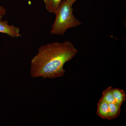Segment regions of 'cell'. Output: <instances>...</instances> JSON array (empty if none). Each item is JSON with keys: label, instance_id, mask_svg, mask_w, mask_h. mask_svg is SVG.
<instances>
[{"label": "cell", "instance_id": "1", "mask_svg": "<svg viewBox=\"0 0 126 126\" xmlns=\"http://www.w3.org/2000/svg\"><path fill=\"white\" fill-rule=\"evenodd\" d=\"M78 52L71 42H54L42 46L32 59L30 73L33 78L54 79L63 77V67Z\"/></svg>", "mask_w": 126, "mask_h": 126}, {"label": "cell", "instance_id": "2", "mask_svg": "<svg viewBox=\"0 0 126 126\" xmlns=\"http://www.w3.org/2000/svg\"><path fill=\"white\" fill-rule=\"evenodd\" d=\"M72 6L66 0H62L55 14L56 18L50 32V34L63 35L68 29L81 24V21L74 16Z\"/></svg>", "mask_w": 126, "mask_h": 126}, {"label": "cell", "instance_id": "3", "mask_svg": "<svg viewBox=\"0 0 126 126\" xmlns=\"http://www.w3.org/2000/svg\"><path fill=\"white\" fill-rule=\"evenodd\" d=\"M0 33L7 34L12 38L20 37V30L18 27L9 25L6 20H0Z\"/></svg>", "mask_w": 126, "mask_h": 126}, {"label": "cell", "instance_id": "4", "mask_svg": "<svg viewBox=\"0 0 126 126\" xmlns=\"http://www.w3.org/2000/svg\"><path fill=\"white\" fill-rule=\"evenodd\" d=\"M109 104L100 98L97 103V114L104 119H107L108 116Z\"/></svg>", "mask_w": 126, "mask_h": 126}, {"label": "cell", "instance_id": "5", "mask_svg": "<svg viewBox=\"0 0 126 126\" xmlns=\"http://www.w3.org/2000/svg\"><path fill=\"white\" fill-rule=\"evenodd\" d=\"M121 106L116 102L109 104L108 116L107 119L111 120L118 117L121 113Z\"/></svg>", "mask_w": 126, "mask_h": 126}, {"label": "cell", "instance_id": "6", "mask_svg": "<svg viewBox=\"0 0 126 126\" xmlns=\"http://www.w3.org/2000/svg\"><path fill=\"white\" fill-rule=\"evenodd\" d=\"M112 92L115 102L122 106L126 100V95L125 91L118 88H112Z\"/></svg>", "mask_w": 126, "mask_h": 126}, {"label": "cell", "instance_id": "7", "mask_svg": "<svg viewBox=\"0 0 126 126\" xmlns=\"http://www.w3.org/2000/svg\"><path fill=\"white\" fill-rule=\"evenodd\" d=\"M63 0H44L46 7L50 13L56 14Z\"/></svg>", "mask_w": 126, "mask_h": 126}, {"label": "cell", "instance_id": "8", "mask_svg": "<svg viewBox=\"0 0 126 126\" xmlns=\"http://www.w3.org/2000/svg\"><path fill=\"white\" fill-rule=\"evenodd\" d=\"M112 87L110 86L103 92L101 98L107 103L110 104L115 102L112 92Z\"/></svg>", "mask_w": 126, "mask_h": 126}, {"label": "cell", "instance_id": "9", "mask_svg": "<svg viewBox=\"0 0 126 126\" xmlns=\"http://www.w3.org/2000/svg\"><path fill=\"white\" fill-rule=\"evenodd\" d=\"M6 12V9L2 6H0V15L3 16L5 15Z\"/></svg>", "mask_w": 126, "mask_h": 126}, {"label": "cell", "instance_id": "10", "mask_svg": "<svg viewBox=\"0 0 126 126\" xmlns=\"http://www.w3.org/2000/svg\"><path fill=\"white\" fill-rule=\"evenodd\" d=\"M67 0V2L68 3H69L70 5H73L74 3L76 1H77V0Z\"/></svg>", "mask_w": 126, "mask_h": 126}, {"label": "cell", "instance_id": "11", "mask_svg": "<svg viewBox=\"0 0 126 126\" xmlns=\"http://www.w3.org/2000/svg\"><path fill=\"white\" fill-rule=\"evenodd\" d=\"M2 16L0 15V20H1V19H2Z\"/></svg>", "mask_w": 126, "mask_h": 126}]
</instances>
